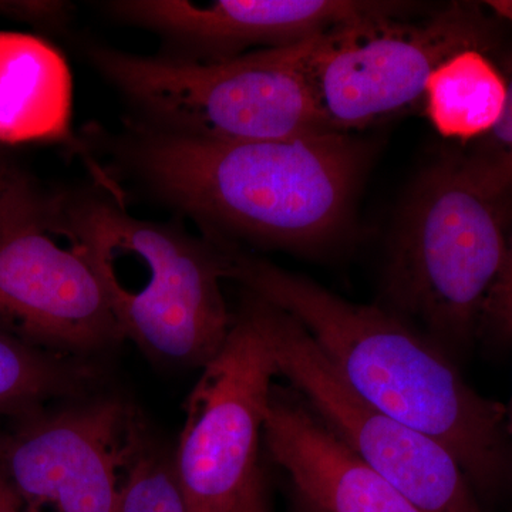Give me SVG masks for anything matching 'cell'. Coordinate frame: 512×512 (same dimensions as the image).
I'll return each mask as SVG.
<instances>
[{"label":"cell","mask_w":512,"mask_h":512,"mask_svg":"<svg viewBox=\"0 0 512 512\" xmlns=\"http://www.w3.org/2000/svg\"><path fill=\"white\" fill-rule=\"evenodd\" d=\"M116 154L205 237L311 249L342 234L369 163L365 141L322 131L265 140L187 136L133 121Z\"/></svg>","instance_id":"6da1fadb"},{"label":"cell","mask_w":512,"mask_h":512,"mask_svg":"<svg viewBox=\"0 0 512 512\" xmlns=\"http://www.w3.org/2000/svg\"><path fill=\"white\" fill-rule=\"evenodd\" d=\"M217 245L225 278L298 320L357 396L439 441L483 493L505 483L508 409L477 393L446 350L392 311L340 298L231 242Z\"/></svg>","instance_id":"7a4b0ae2"},{"label":"cell","mask_w":512,"mask_h":512,"mask_svg":"<svg viewBox=\"0 0 512 512\" xmlns=\"http://www.w3.org/2000/svg\"><path fill=\"white\" fill-rule=\"evenodd\" d=\"M62 195L124 340L161 365H207L234 322L222 295L227 278L217 244L133 217L101 191Z\"/></svg>","instance_id":"3957f363"},{"label":"cell","mask_w":512,"mask_h":512,"mask_svg":"<svg viewBox=\"0 0 512 512\" xmlns=\"http://www.w3.org/2000/svg\"><path fill=\"white\" fill-rule=\"evenodd\" d=\"M512 204L467 157L417 178L390 247L384 292L394 315L444 350L467 345L503 269Z\"/></svg>","instance_id":"277c9868"},{"label":"cell","mask_w":512,"mask_h":512,"mask_svg":"<svg viewBox=\"0 0 512 512\" xmlns=\"http://www.w3.org/2000/svg\"><path fill=\"white\" fill-rule=\"evenodd\" d=\"M308 42L208 63L107 46L87 53L148 126L195 137L265 140L333 131L306 73Z\"/></svg>","instance_id":"5b68a950"},{"label":"cell","mask_w":512,"mask_h":512,"mask_svg":"<svg viewBox=\"0 0 512 512\" xmlns=\"http://www.w3.org/2000/svg\"><path fill=\"white\" fill-rule=\"evenodd\" d=\"M0 329L36 348L93 360L123 342L62 194L0 168Z\"/></svg>","instance_id":"8992f818"},{"label":"cell","mask_w":512,"mask_h":512,"mask_svg":"<svg viewBox=\"0 0 512 512\" xmlns=\"http://www.w3.org/2000/svg\"><path fill=\"white\" fill-rule=\"evenodd\" d=\"M488 18L480 6L457 2L421 22L363 20L309 39L306 73L330 130L349 133L412 106L448 57L490 50Z\"/></svg>","instance_id":"52a82bcc"},{"label":"cell","mask_w":512,"mask_h":512,"mask_svg":"<svg viewBox=\"0 0 512 512\" xmlns=\"http://www.w3.org/2000/svg\"><path fill=\"white\" fill-rule=\"evenodd\" d=\"M248 309L284 376L333 433L420 512H483L473 485L439 441L394 420L350 389L292 315L245 291Z\"/></svg>","instance_id":"ba28073f"},{"label":"cell","mask_w":512,"mask_h":512,"mask_svg":"<svg viewBox=\"0 0 512 512\" xmlns=\"http://www.w3.org/2000/svg\"><path fill=\"white\" fill-rule=\"evenodd\" d=\"M184 403L174 466L190 512H228L259 466V440L279 376L274 353L241 303L224 345Z\"/></svg>","instance_id":"9c48e42d"},{"label":"cell","mask_w":512,"mask_h":512,"mask_svg":"<svg viewBox=\"0 0 512 512\" xmlns=\"http://www.w3.org/2000/svg\"><path fill=\"white\" fill-rule=\"evenodd\" d=\"M117 397L87 396L10 419L0 471L23 512H117L136 424Z\"/></svg>","instance_id":"30bf717a"},{"label":"cell","mask_w":512,"mask_h":512,"mask_svg":"<svg viewBox=\"0 0 512 512\" xmlns=\"http://www.w3.org/2000/svg\"><path fill=\"white\" fill-rule=\"evenodd\" d=\"M111 16L156 33L185 62H221L305 42L363 20L403 18L409 3L363 0H119Z\"/></svg>","instance_id":"8fae6325"},{"label":"cell","mask_w":512,"mask_h":512,"mask_svg":"<svg viewBox=\"0 0 512 512\" xmlns=\"http://www.w3.org/2000/svg\"><path fill=\"white\" fill-rule=\"evenodd\" d=\"M293 491L322 512H420L306 406L274 386L264 434Z\"/></svg>","instance_id":"7c38bea8"},{"label":"cell","mask_w":512,"mask_h":512,"mask_svg":"<svg viewBox=\"0 0 512 512\" xmlns=\"http://www.w3.org/2000/svg\"><path fill=\"white\" fill-rule=\"evenodd\" d=\"M72 101L69 64L55 46L0 32V144L66 143Z\"/></svg>","instance_id":"4fadbf2b"},{"label":"cell","mask_w":512,"mask_h":512,"mask_svg":"<svg viewBox=\"0 0 512 512\" xmlns=\"http://www.w3.org/2000/svg\"><path fill=\"white\" fill-rule=\"evenodd\" d=\"M507 82L478 49L463 50L444 60L424 87L427 116L446 138H481L503 113Z\"/></svg>","instance_id":"5bb4252c"},{"label":"cell","mask_w":512,"mask_h":512,"mask_svg":"<svg viewBox=\"0 0 512 512\" xmlns=\"http://www.w3.org/2000/svg\"><path fill=\"white\" fill-rule=\"evenodd\" d=\"M100 380L92 360L36 348L0 329V417L92 396Z\"/></svg>","instance_id":"9a60e30c"},{"label":"cell","mask_w":512,"mask_h":512,"mask_svg":"<svg viewBox=\"0 0 512 512\" xmlns=\"http://www.w3.org/2000/svg\"><path fill=\"white\" fill-rule=\"evenodd\" d=\"M117 512H190L174 456L151 440L138 420L131 431Z\"/></svg>","instance_id":"2e32d148"},{"label":"cell","mask_w":512,"mask_h":512,"mask_svg":"<svg viewBox=\"0 0 512 512\" xmlns=\"http://www.w3.org/2000/svg\"><path fill=\"white\" fill-rule=\"evenodd\" d=\"M503 113L495 126L480 138L467 157L481 178L512 204V67L508 76Z\"/></svg>","instance_id":"e0dca14e"},{"label":"cell","mask_w":512,"mask_h":512,"mask_svg":"<svg viewBox=\"0 0 512 512\" xmlns=\"http://www.w3.org/2000/svg\"><path fill=\"white\" fill-rule=\"evenodd\" d=\"M480 325L487 326L501 340H512V286L488 298Z\"/></svg>","instance_id":"ac0fdd59"},{"label":"cell","mask_w":512,"mask_h":512,"mask_svg":"<svg viewBox=\"0 0 512 512\" xmlns=\"http://www.w3.org/2000/svg\"><path fill=\"white\" fill-rule=\"evenodd\" d=\"M228 512H272L269 504L268 483H266L265 471L261 464L249 478L237 503L232 505Z\"/></svg>","instance_id":"d6986e66"},{"label":"cell","mask_w":512,"mask_h":512,"mask_svg":"<svg viewBox=\"0 0 512 512\" xmlns=\"http://www.w3.org/2000/svg\"><path fill=\"white\" fill-rule=\"evenodd\" d=\"M511 222L512 214L510 224ZM510 286H512V227H508L507 245H505L503 269H501L500 276H498L493 291H491L490 296H488V298H491V296L498 295V293L507 291V289L510 288Z\"/></svg>","instance_id":"ffe728a7"},{"label":"cell","mask_w":512,"mask_h":512,"mask_svg":"<svg viewBox=\"0 0 512 512\" xmlns=\"http://www.w3.org/2000/svg\"><path fill=\"white\" fill-rule=\"evenodd\" d=\"M0 512H23L18 495L0 471Z\"/></svg>","instance_id":"44dd1931"},{"label":"cell","mask_w":512,"mask_h":512,"mask_svg":"<svg viewBox=\"0 0 512 512\" xmlns=\"http://www.w3.org/2000/svg\"><path fill=\"white\" fill-rule=\"evenodd\" d=\"M497 18L512 23V0H488L484 3Z\"/></svg>","instance_id":"7402d4cb"},{"label":"cell","mask_w":512,"mask_h":512,"mask_svg":"<svg viewBox=\"0 0 512 512\" xmlns=\"http://www.w3.org/2000/svg\"><path fill=\"white\" fill-rule=\"evenodd\" d=\"M292 500V512H322L315 505L309 503L306 498H303L301 494L296 493V491H293Z\"/></svg>","instance_id":"603a6c76"},{"label":"cell","mask_w":512,"mask_h":512,"mask_svg":"<svg viewBox=\"0 0 512 512\" xmlns=\"http://www.w3.org/2000/svg\"><path fill=\"white\" fill-rule=\"evenodd\" d=\"M507 431H508V437H510V441L512 444V400H511V406L508 407Z\"/></svg>","instance_id":"cb8c5ba5"},{"label":"cell","mask_w":512,"mask_h":512,"mask_svg":"<svg viewBox=\"0 0 512 512\" xmlns=\"http://www.w3.org/2000/svg\"><path fill=\"white\" fill-rule=\"evenodd\" d=\"M6 164V161H5V158H3L2 156H0V168L3 167V165Z\"/></svg>","instance_id":"d4e9b609"}]
</instances>
